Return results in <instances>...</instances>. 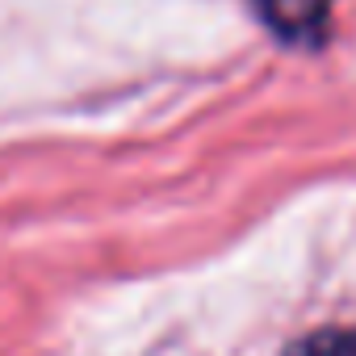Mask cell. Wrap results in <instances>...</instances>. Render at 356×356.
Instances as JSON below:
<instances>
[{
	"label": "cell",
	"mask_w": 356,
	"mask_h": 356,
	"mask_svg": "<svg viewBox=\"0 0 356 356\" xmlns=\"http://www.w3.org/2000/svg\"><path fill=\"white\" fill-rule=\"evenodd\" d=\"M335 0H256L260 17L289 42H314L327 30Z\"/></svg>",
	"instance_id": "1"
},
{
	"label": "cell",
	"mask_w": 356,
	"mask_h": 356,
	"mask_svg": "<svg viewBox=\"0 0 356 356\" xmlns=\"http://www.w3.org/2000/svg\"><path fill=\"white\" fill-rule=\"evenodd\" d=\"M289 356H356V331H318L293 343Z\"/></svg>",
	"instance_id": "2"
}]
</instances>
